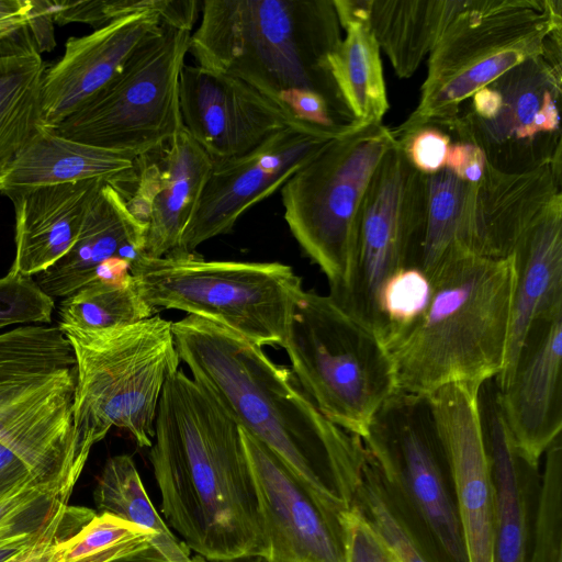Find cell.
Wrapping results in <instances>:
<instances>
[{"label": "cell", "mask_w": 562, "mask_h": 562, "mask_svg": "<svg viewBox=\"0 0 562 562\" xmlns=\"http://www.w3.org/2000/svg\"><path fill=\"white\" fill-rule=\"evenodd\" d=\"M131 213L146 225L144 256L175 251L192 220L212 170V160L183 127L159 147L137 157Z\"/></svg>", "instance_id": "obj_20"}, {"label": "cell", "mask_w": 562, "mask_h": 562, "mask_svg": "<svg viewBox=\"0 0 562 562\" xmlns=\"http://www.w3.org/2000/svg\"><path fill=\"white\" fill-rule=\"evenodd\" d=\"M104 180L41 187L11 198L15 214V254L9 272L37 276L75 244L88 207Z\"/></svg>", "instance_id": "obj_25"}, {"label": "cell", "mask_w": 562, "mask_h": 562, "mask_svg": "<svg viewBox=\"0 0 562 562\" xmlns=\"http://www.w3.org/2000/svg\"><path fill=\"white\" fill-rule=\"evenodd\" d=\"M481 385L449 384L428 396L447 459L467 562H493L495 491L479 419Z\"/></svg>", "instance_id": "obj_18"}, {"label": "cell", "mask_w": 562, "mask_h": 562, "mask_svg": "<svg viewBox=\"0 0 562 562\" xmlns=\"http://www.w3.org/2000/svg\"><path fill=\"white\" fill-rule=\"evenodd\" d=\"M562 308L536 318L510 368L494 378L505 420L526 460H539L562 429Z\"/></svg>", "instance_id": "obj_19"}, {"label": "cell", "mask_w": 562, "mask_h": 562, "mask_svg": "<svg viewBox=\"0 0 562 562\" xmlns=\"http://www.w3.org/2000/svg\"><path fill=\"white\" fill-rule=\"evenodd\" d=\"M132 277L154 311L179 310L215 322L261 348L283 347L291 310L304 290L291 266L206 260L195 252L143 255Z\"/></svg>", "instance_id": "obj_8"}, {"label": "cell", "mask_w": 562, "mask_h": 562, "mask_svg": "<svg viewBox=\"0 0 562 562\" xmlns=\"http://www.w3.org/2000/svg\"><path fill=\"white\" fill-rule=\"evenodd\" d=\"M392 498L440 562H467L449 470L428 396L396 391L361 438Z\"/></svg>", "instance_id": "obj_11"}, {"label": "cell", "mask_w": 562, "mask_h": 562, "mask_svg": "<svg viewBox=\"0 0 562 562\" xmlns=\"http://www.w3.org/2000/svg\"><path fill=\"white\" fill-rule=\"evenodd\" d=\"M160 24L157 13H137L88 35L69 38L61 58L44 76L42 126L55 130L81 109L122 70Z\"/></svg>", "instance_id": "obj_22"}, {"label": "cell", "mask_w": 562, "mask_h": 562, "mask_svg": "<svg viewBox=\"0 0 562 562\" xmlns=\"http://www.w3.org/2000/svg\"><path fill=\"white\" fill-rule=\"evenodd\" d=\"M469 183L443 168L426 175L423 241L419 269L428 278L458 245L462 206Z\"/></svg>", "instance_id": "obj_33"}, {"label": "cell", "mask_w": 562, "mask_h": 562, "mask_svg": "<svg viewBox=\"0 0 562 562\" xmlns=\"http://www.w3.org/2000/svg\"><path fill=\"white\" fill-rule=\"evenodd\" d=\"M155 313L140 297L132 276L95 279L63 299L58 326L101 330L134 324Z\"/></svg>", "instance_id": "obj_31"}, {"label": "cell", "mask_w": 562, "mask_h": 562, "mask_svg": "<svg viewBox=\"0 0 562 562\" xmlns=\"http://www.w3.org/2000/svg\"><path fill=\"white\" fill-rule=\"evenodd\" d=\"M192 31L161 23L122 70L56 134L134 159L183 128L179 80Z\"/></svg>", "instance_id": "obj_12"}, {"label": "cell", "mask_w": 562, "mask_h": 562, "mask_svg": "<svg viewBox=\"0 0 562 562\" xmlns=\"http://www.w3.org/2000/svg\"><path fill=\"white\" fill-rule=\"evenodd\" d=\"M394 144L392 130L382 123L358 124L327 142L281 188L289 229L326 276L331 297L349 282L360 206Z\"/></svg>", "instance_id": "obj_10"}, {"label": "cell", "mask_w": 562, "mask_h": 562, "mask_svg": "<svg viewBox=\"0 0 562 562\" xmlns=\"http://www.w3.org/2000/svg\"><path fill=\"white\" fill-rule=\"evenodd\" d=\"M74 486L29 484L0 498V542L37 530L66 505Z\"/></svg>", "instance_id": "obj_37"}, {"label": "cell", "mask_w": 562, "mask_h": 562, "mask_svg": "<svg viewBox=\"0 0 562 562\" xmlns=\"http://www.w3.org/2000/svg\"><path fill=\"white\" fill-rule=\"evenodd\" d=\"M561 95V42L550 41L542 55L474 92L456 117L436 126L479 146L503 172L562 166Z\"/></svg>", "instance_id": "obj_13"}, {"label": "cell", "mask_w": 562, "mask_h": 562, "mask_svg": "<svg viewBox=\"0 0 562 562\" xmlns=\"http://www.w3.org/2000/svg\"><path fill=\"white\" fill-rule=\"evenodd\" d=\"M200 12L189 47L196 66L245 81L293 117L318 94L358 124L330 69L342 40L333 0H204Z\"/></svg>", "instance_id": "obj_3"}, {"label": "cell", "mask_w": 562, "mask_h": 562, "mask_svg": "<svg viewBox=\"0 0 562 562\" xmlns=\"http://www.w3.org/2000/svg\"><path fill=\"white\" fill-rule=\"evenodd\" d=\"M53 21L59 25L79 22L100 29L115 20L157 13L161 23L192 31L201 10L195 0H79L48 1Z\"/></svg>", "instance_id": "obj_35"}, {"label": "cell", "mask_w": 562, "mask_h": 562, "mask_svg": "<svg viewBox=\"0 0 562 562\" xmlns=\"http://www.w3.org/2000/svg\"><path fill=\"white\" fill-rule=\"evenodd\" d=\"M146 225L128 210L121 192L103 181L91 198L79 235L57 262L35 282L52 299L66 297L95 280L109 262L132 266L144 255Z\"/></svg>", "instance_id": "obj_23"}, {"label": "cell", "mask_w": 562, "mask_h": 562, "mask_svg": "<svg viewBox=\"0 0 562 562\" xmlns=\"http://www.w3.org/2000/svg\"><path fill=\"white\" fill-rule=\"evenodd\" d=\"M339 524L345 562H400L356 504L339 513Z\"/></svg>", "instance_id": "obj_41"}, {"label": "cell", "mask_w": 562, "mask_h": 562, "mask_svg": "<svg viewBox=\"0 0 562 562\" xmlns=\"http://www.w3.org/2000/svg\"><path fill=\"white\" fill-rule=\"evenodd\" d=\"M528 562H562V475H542Z\"/></svg>", "instance_id": "obj_39"}, {"label": "cell", "mask_w": 562, "mask_h": 562, "mask_svg": "<svg viewBox=\"0 0 562 562\" xmlns=\"http://www.w3.org/2000/svg\"><path fill=\"white\" fill-rule=\"evenodd\" d=\"M431 294L428 276L418 268H406L392 276L380 294L387 348L425 311Z\"/></svg>", "instance_id": "obj_38"}, {"label": "cell", "mask_w": 562, "mask_h": 562, "mask_svg": "<svg viewBox=\"0 0 562 562\" xmlns=\"http://www.w3.org/2000/svg\"><path fill=\"white\" fill-rule=\"evenodd\" d=\"M190 551L176 536L155 535L110 562H206L199 554L191 557Z\"/></svg>", "instance_id": "obj_43"}, {"label": "cell", "mask_w": 562, "mask_h": 562, "mask_svg": "<svg viewBox=\"0 0 562 562\" xmlns=\"http://www.w3.org/2000/svg\"><path fill=\"white\" fill-rule=\"evenodd\" d=\"M477 411L494 491L493 562H528L526 488L537 473L518 448L505 420L494 378L482 383Z\"/></svg>", "instance_id": "obj_24"}, {"label": "cell", "mask_w": 562, "mask_h": 562, "mask_svg": "<svg viewBox=\"0 0 562 562\" xmlns=\"http://www.w3.org/2000/svg\"><path fill=\"white\" fill-rule=\"evenodd\" d=\"M487 165L483 150L468 140L451 142L446 166L460 180L472 184L480 181Z\"/></svg>", "instance_id": "obj_45"}, {"label": "cell", "mask_w": 562, "mask_h": 562, "mask_svg": "<svg viewBox=\"0 0 562 562\" xmlns=\"http://www.w3.org/2000/svg\"><path fill=\"white\" fill-rule=\"evenodd\" d=\"M254 562H270V561H268V560H267L266 558H263V557H257V558H255Z\"/></svg>", "instance_id": "obj_48"}, {"label": "cell", "mask_w": 562, "mask_h": 562, "mask_svg": "<svg viewBox=\"0 0 562 562\" xmlns=\"http://www.w3.org/2000/svg\"><path fill=\"white\" fill-rule=\"evenodd\" d=\"M180 361L239 427L272 450L337 512L355 503L362 440L328 420L291 368L226 327L187 315L172 322Z\"/></svg>", "instance_id": "obj_1"}, {"label": "cell", "mask_w": 562, "mask_h": 562, "mask_svg": "<svg viewBox=\"0 0 562 562\" xmlns=\"http://www.w3.org/2000/svg\"><path fill=\"white\" fill-rule=\"evenodd\" d=\"M270 562H345L339 513L241 429Z\"/></svg>", "instance_id": "obj_16"}, {"label": "cell", "mask_w": 562, "mask_h": 562, "mask_svg": "<svg viewBox=\"0 0 562 562\" xmlns=\"http://www.w3.org/2000/svg\"><path fill=\"white\" fill-rule=\"evenodd\" d=\"M46 69L29 23L0 41V170L42 126Z\"/></svg>", "instance_id": "obj_29"}, {"label": "cell", "mask_w": 562, "mask_h": 562, "mask_svg": "<svg viewBox=\"0 0 562 562\" xmlns=\"http://www.w3.org/2000/svg\"><path fill=\"white\" fill-rule=\"evenodd\" d=\"M353 504L361 509L400 562H440L392 498L367 452Z\"/></svg>", "instance_id": "obj_32"}, {"label": "cell", "mask_w": 562, "mask_h": 562, "mask_svg": "<svg viewBox=\"0 0 562 562\" xmlns=\"http://www.w3.org/2000/svg\"><path fill=\"white\" fill-rule=\"evenodd\" d=\"M469 0H369L368 23L397 77L408 78Z\"/></svg>", "instance_id": "obj_30"}, {"label": "cell", "mask_w": 562, "mask_h": 562, "mask_svg": "<svg viewBox=\"0 0 562 562\" xmlns=\"http://www.w3.org/2000/svg\"><path fill=\"white\" fill-rule=\"evenodd\" d=\"M562 166L508 173L486 165L469 184L458 245L484 257L507 258L529 227L561 193Z\"/></svg>", "instance_id": "obj_21"}, {"label": "cell", "mask_w": 562, "mask_h": 562, "mask_svg": "<svg viewBox=\"0 0 562 562\" xmlns=\"http://www.w3.org/2000/svg\"><path fill=\"white\" fill-rule=\"evenodd\" d=\"M179 103L183 127L212 161L245 155L302 123L245 81L196 65L181 70Z\"/></svg>", "instance_id": "obj_17"}, {"label": "cell", "mask_w": 562, "mask_h": 562, "mask_svg": "<svg viewBox=\"0 0 562 562\" xmlns=\"http://www.w3.org/2000/svg\"><path fill=\"white\" fill-rule=\"evenodd\" d=\"M512 256L515 285L508 341L496 376L510 368L530 324L562 308V194L522 235Z\"/></svg>", "instance_id": "obj_27"}, {"label": "cell", "mask_w": 562, "mask_h": 562, "mask_svg": "<svg viewBox=\"0 0 562 562\" xmlns=\"http://www.w3.org/2000/svg\"><path fill=\"white\" fill-rule=\"evenodd\" d=\"M426 175L416 170L396 142L378 165L364 193L356 256L347 286L331 297L383 344L380 294L386 281L418 268L424 228Z\"/></svg>", "instance_id": "obj_14"}, {"label": "cell", "mask_w": 562, "mask_h": 562, "mask_svg": "<svg viewBox=\"0 0 562 562\" xmlns=\"http://www.w3.org/2000/svg\"><path fill=\"white\" fill-rule=\"evenodd\" d=\"M338 135L299 123L273 134L245 155L212 161L199 206L175 251L195 252L204 241L231 232L248 209L282 188Z\"/></svg>", "instance_id": "obj_15"}, {"label": "cell", "mask_w": 562, "mask_h": 562, "mask_svg": "<svg viewBox=\"0 0 562 562\" xmlns=\"http://www.w3.org/2000/svg\"><path fill=\"white\" fill-rule=\"evenodd\" d=\"M29 484H67L69 481L53 480L14 450L0 441V498Z\"/></svg>", "instance_id": "obj_44"}, {"label": "cell", "mask_w": 562, "mask_h": 562, "mask_svg": "<svg viewBox=\"0 0 562 562\" xmlns=\"http://www.w3.org/2000/svg\"><path fill=\"white\" fill-rule=\"evenodd\" d=\"M31 12L0 20V41L26 25L30 21Z\"/></svg>", "instance_id": "obj_47"}, {"label": "cell", "mask_w": 562, "mask_h": 562, "mask_svg": "<svg viewBox=\"0 0 562 562\" xmlns=\"http://www.w3.org/2000/svg\"><path fill=\"white\" fill-rule=\"evenodd\" d=\"M101 513L130 521L161 537H175L153 506L134 460L117 454L106 460L93 492Z\"/></svg>", "instance_id": "obj_34"}, {"label": "cell", "mask_w": 562, "mask_h": 562, "mask_svg": "<svg viewBox=\"0 0 562 562\" xmlns=\"http://www.w3.org/2000/svg\"><path fill=\"white\" fill-rule=\"evenodd\" d=\"M346 31L330 57V69L356 123H382L389 109L380 47L368 23L369 0H333Z\"/></svg>", "instance_id": "obj_28"}, {"label": "cell", "mask_w": 562, "mask_h": 562, "mask_svg": "<svg viewBox=\"0 0 562 562\" xmlns=\"http://www.w3.org/2000/svg\"><path fill=\"white\" fill-rule=\"evenodd\" d=\"M55 307L32 277L8 272L0 278V328L15 324H49Z\"/></svg>", "instance_id": "obj_40"}, {"label": "cell", "mask_w": 562, "mask_h": 562, "mask_svg": "<svg viewBox=\"0 0 562 562\" xmlns=\"http://www.w3.org/2000/svg\"><path fill=\"white\" fill-rule=\"evenodd\" d=\"M33 0H0V20L31 12Z\"/></svg>", "instance_id": "obj_46"}, {"label": "cell", "mask_w": 562, "mask_h": 562, "mask_svg": "<svg viewBox=\"0 0 562 562\" xmlns=\"http://www.w3.org/2000/svg\"><path fill=\"white\" fill-rule=\"evenodd\" d=\"M422 315L387 348L396 391L429 396L483 382L503 369L513 305V256L490 258L456 246L429 277Z\"/></svg>", "instance_id": "obj_4"}, {"label": "cell", "mask_w": 562, "mask_h": 562, "mask_svg": "<svg viewBox=\"0 0 562 562\" xmlns=\"http://www.w3.org/2000/svg\"><path fill=\"white\" fill-rule=\"evenodd\" d=\"M91 179L104 180L123 194L135 182V159L63 137L41 126L0 170V193L11 199L41 187Z\"/></svg>", "instance_id": "obj_26"}, {"label": "cell", "mask_w": 562, "mask_h": 562, "mask_svg": "<svg viewBox=\"0 0 562 562\" xmlns=\"http://www.w3.org/2000/svg\"><path fill=\"white\" fill-rule=\"evenodd\" d=\"M282 348L318 411L360 439L396 392L384 345L329 295L303 290L291 310Z\"/></svg>", "instance_id": "obj_9"}, {"label": "cell", "mask_w": 562, "mask_h": 562, "mask_svg": "<svg viewBox=\"0 0 562 562\" xmlns=\"http://www.w3.org/2000/svg\"><path fill=\"white\" fill-rule=\"evenodd\" d=\"M155 535L113 515L97 514L76 535L55 546L52 562H110Z\"/></svg>", "instance_id": "obj_36"}, {"label": "cell", "mask_w": 562, "mask_h": 562, "mask_svg": "<svg viewBox=\"0 0 562 562\" xmlns=\"http://www.w3.org/2000/svg\"><path fill=\"white\" fill-rule=\"evenodd\" d=\"M149 460L164 517L190 550L210 562L265 555L241 428L182 369L164 387Z\"/></svg>", "instance_id": "obj_2"}, {"label": "cell", "mask_w": 562, "mask_h": 562, "mask_svg": "<svg viewBox=\"0 0 562 562\" xmlns=\"http://www.w3.org/2000/svg\"><path fill=\"white\" fill-rule=\"evenodd\" d=\"M60 329L76 357L74 424L80 447L90 453L116 427L150 448L164 387L180 369L172 322L155 314L101 330Z\"/></svg>", "instance_id": "obj_5"}, {"label": "cell", "mask_w": 562, "mask_h": 562, "mask_svg": "<svg viewBox=\"0 0 562 562\" xmlns=\"http://www.w3.org/2000/svg\"><path fill=\"white\" fill-rule=\"evenodd\" d=\"M395 139L403 147L413 167L424 175H431L445 168L452 142L450 135L436 125H424Z\"/></svg>", "instance_id": "obj_42"}, {"label": "cell", "mask_w": 562, "mask_h": 562, "mask_svg": "<svg viewBox=\"0 0 562 562\" xmlns=\"http://www.w3.org/2000/svg\"><path fill=\"white\" fill-rule=\"evenodd\" d=\"M77 363L59 328L0 333V441L46 476L76 483L89 452L74 424Z\"/></svg>", "instance_id": "obj_6"}, {"label": "cell", "mask_w": 562, "mask_h": 562, "mask_svg": "<svg viewBox=\"0 0 562 562\" xmlns=\"http://www.w3.org/2000/svg\"><path fill=\"white\" fill-rule=\"evenodd\" d=\"M561 29V0H469L430 53L419 102L394 137L456 117L474 92L542 55Z\"/></svg>", "instance_id": "obj_7"}]
</instances>
